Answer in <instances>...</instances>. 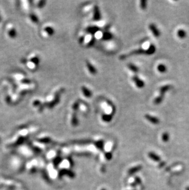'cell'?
<instances>
[{"mask_svg":"<svg viewBox=\"0 0 189 190\" xmlns=\"http://www.w3.org/2000/svg\"><path fill=\"white\" fill-rule=\"evenodd\" d=\"M164 95L160 94L157 97L154 99V103L155 105H160L163 102V100L164 99Z\"/></svg>","mask_w":189,"mask_h":190,"instance_id":"obj_16","label":"cell"},{"mask_svg":"<svg viewBox=\"0 0 189 190\" xmlns=\"http://www.w3.org/2000/svg\"><path fill=\"white\" fill-rule=\"evenodd\" d=\"M157 70L160 72V73H165L167 71V68L163 64H159L157 66Z\"/></svg>","mask_w":189,"mask_h":190,"instance_id":"obj_19","label":"cell"},{"mask_svg":"<svg viewBox=\"0 0 189 190\" xmlns=\"http://www.w3.org/2000/svg\"><path fill=\"white\" fill-rule=\"evenodd\" d=\"M141 169V166H138V167H135L134 169H131L130 170V173H135L136 171H139V170Z\"/></svg>","mask_w":189,"mask_h":190,"instance_id":"obj_25","label":"cell"},{"mask_svg":"<svg viewBox=\"0 0 189 190\" xmlns=\"http://www.w3.org/2000/svg\"><path fill=\"white\" fill-rule=\"evenodd\" d=\"M80 103L79 101H76V102L73 104L72 105V109H73V111L75 113H78V110L80 108Z\"/></svg>","mask_w":189,"mask_h":190,"instance_id":"obj_17","label":"cell"},{"mask_svg":"<svg viewBox=\"0 0 189 190\" xmlns=\"http://www.w3.org/2000/svg\"><path fill=\"white\" fill-rule=\"evenodd\" d=\"M172 89V86L171 85H164V86H163L161 87H160L159 89V92H160V94H162V95H164L165 93L168 91L171 90Z\"/></svg>","mask_w":189,"mask_h":190,"instance_id":"obj_14","label":"cell"},{"mask_svg":"<svg viewBox=\"0 0 189 190\" xmlns=\"http://www.w3.org/2000/svg\"><path fill=\"white\" fill-rule=\"evenodd\" d=\"M139 6H140L141 9L142 10H143V11L146 10L147 8V1H145V0H142V1H140Z\"/></svg>","mask_w":189,"mask_h":190,"instance_id":"obj_22","label":"cell"},{"mask_svg":"<svg viewBox=\"0 0 189 190\" xmlns=\"http://www.w3.org/2000/svg\"><path fill=\"white\" fill-rule=\"evenodd\" d=\"M63 91H64L63 89H60V90L56 92L55 93V95L53 99L46 103L47 107L50 109H52L55 106L57 105H58L60 101V96H61V94L63 92Z\"/></svg>","mask_w":189,"mask_h":190,"instance_id":"obj_1","label":"cell"},{"mask_svg":"<svg viewBox=\"0 0 189 190\" xmlns=\"http://www.w3.org/2000/svg\"><path fill=\"white\" fill-rule=\"evenodd\" d=\"M131 80L133 83H135L136 87L139 89H142L145 86V83H144V81L141 79L137 75L134 74L133 75Z\"/></svg>","mask_w":189,"mask_h":190,"instance_id":"obj_2","label":"cell"},{"mask_svg":"<svg viewBox=\"0 0 189 190\" xmlns=\"http://www.w3.org/2000/svg\"><path fill=\"white\" fill-rule=\"evenodd\" d=\"M149 156L150 158L152 159V160H154L155 161H160V157L159 156L157 155L155 153L151 152L149 153Z\"/></svg>","mask_w":189,"mask_h":190,"instance_id":"obj_18","label":"cell"},{"mask_svg":"<svg viewBox=\"0 0 189 190\" xmlns=\"http://www.w3.org/2000/svg\"><path fill=\"white\" fill-rule=\"evenodd\" d=\"M86 67L87 68V70L88 71H89V73L91 75H96V74H97V73H98L97 69H96V68L90 61H88V60H87L86 61Z\"/></svg>","mask_w":189,"mask_h":190,"instance_id":"obj_4","label":"cell"},{"mask_svg":"<svg viewBox=\"0 0 189 190\" xmlns=\"http://www.w3.org/2000/svg\"><path fill=\"white\" fill-rule=\"evenodd\" d=\"M44 33H46V35L49 36H51L55 33V30L54 28L52 26H47L44 28Z\"/></svg>","mask_w":189,"mask_h":190,"instance_id":"obj_13","label":"cell"},{"mask_svg":"<svg viewBox=\"0 0 189 190\" xmlns=\"http://www.w3.org/2000/svg\"><path fill=\"white\" fill-rule=\"evenodd\" d=\"M101 19V14L99 7L95 5L93 10V19L94 21H99Z\"/></svg>","mask_w":189,"mask_h":190,"instance_id":"obj_3","label":"cell"},{"mask_svg":"<svg viewBox=\"0 0 189 190\" xmlns=\"http://www.w3.org/2000/svg\"><path fill=\"white\" fill-rule=\"evenodd\" d=\"M113 38V35L109 31H104L101 35V39L103 41H108Z\"/></svg>","mask_w":189,"mask_h":190,"instance_id":"obj_10","label":"cell"},{"mask_svg":"<svg viewBox=\"0 0 189 190\" xmlns=\"http://www.w3.org/2000/svg\"><path fill=\"white\" fill-rule=\"evenodd\" d=\"M177 34H178V36L180 38H186L187 36L186 31L182 29H180V30H178Z\"/></svg>","mask_w":189,"mask_h":190,"instance_id":"obj_20","label":"cell"},{"mask_svg":"<svg viewBox=\"0 0 189 190\" xmlns=\"http://www.w3.org/2000/svg\"><path fill=\"white\" fill-rule=\"evenodd\" d=\"M149 30L152 32V33L153 34L155 37L156 38H158L160 36V31L157 28V27H156L154 23H151L149 24Z\"/></svg>","mask_w":189,"mask_h":190,"instance_id":"obj_5","label":"cell"},{"mask_svg":"<svg viewBox=\"0 0 189 190\" xmlns=\"http://www.w3.org/2000/svg\"><path fill=\"white\" fill-rule=\"evenodd\" d=\"M30 19L31 21L34 23H38L39 22V19H38V17L34 14H30Z\"/></svg>","mask_w":189,"mask_h":190,"instance_id":"obj_21","label":"cell"},{"mask_svg":"<svg viewBox=\"0 0 189 190\" xmlns=\"http://www.w3.org/2000/svg\"><path fill=\"white\" fill-rule=\"evenodd\" d=\"M156 51V47L154 45V44H150V46H149L147 49L146 50V55H152L154 54Z\"/></svg>","mask_w":189,"mask_h":190,"instance_id":"obj_15","label":"cell"},{"mask_svg":"<svg viewBox=\"0 0 189 190\" xmlns=\"http://www.w3.org/2000/svg\"><path fill=\"white\" fill-rule=\"evenodd\" d=\"M78 113L73 112L71 115V123L73 126H77L79 124V120L78 118Z\"/></svg>","mask_w":189,"mask_h":190,"instance_id":"obj_11","label":"cell"},{"mask_svg":"<svg viewBox=\"0 0 189 190\" xmlns=\"http://www.w3.org/2000/svg\"><path fill=\"white\" fill-rule=\"evenodd\" d=\"M186 190H189V187H187V188H186Z\"/></svg>","mask_w":189,"mask_h":190,"instance_id":"obj_27","label":"cell"},{"mask_svg":"<svg viewBox=\"0 0 189 190\" xmlns=\"http://www.w3.org/2000/svg\"><path fill=\"white\" fill-rule=\"evenodd\" d=\"M127 67H128V69H129L131 72H133L134 74H136V73H138L139 71V68L137 66H136V65L132 63H128L127 64Z\"/></svg>","mask_w":189,"mask_h":190,"instance_id":"obj_12","label":"cell"},{"mask_svg":"<svg viewBox=\"0 0 189 190\" xmlns=\"http://www.w3.org/2000/svg\"><path fill=\"white\" fill-rule=\"evenodd\" d=\"M81 91L82 92L83 95L87 98H91L92 95H93L92 91L90 89H88L87 87L85 86H82L81 87Z\"/></svg>","mask_w":189,"mask_h":190,"instance_id":"obj_8","label":"cell"},{"mask_svg":"<svg viewBox=\"0 0 189 190\" xmlns=\"http://www.w3.org/2000/svg\"><path fill=\"white\" fill-rule=\"evenodd\" d=\"M46 3V1H39V3H38V7H42L44 6V5H45V4Z\"/></svg>","mask_w":189,"mask_h":190,"instance_id":"obj_26","label":"cell"},{"mask_svg":"<svg viewBox=\"0 0 189 190\" xmlns=\"http://www.w3.org/2000/svg\"><path fill=\"white\" fill-rule=\"evenodd\" d=\"M144 117H145L146 120L149 121L150 123H151L153 124H158L160 123V119L155 116H152L149 114H146V115H145V116H144Z\"/></svg>","mask_w":189,"mask_h":190,"instance_id":"obj_7","label":"cell"},{"mask_svg":"<svg viewBox=\"0 0 189 190\" xmlns=\"http://www.w3.org/2000/svg\"><path fill=\"white\" fill-rule=\"evenodd\" d=\"M162 139L164 142H166L170 139V135H169L168 133L167 132H164L162 134Z\"/></svg>","mask_w":189,"mask_h":190,"instance_id":"obj_23","label":"cell"},{"mask_svg":"<svg viewBox=\"0 0 189 190\" xmlns=\"http://www.w3.org/2000/svg\"><path fill=\"white\" fill-rule=\"evenodd\" d=\"M99 31V28L97 26H89L86 28V31L87 33L94 36L95 34L98 33Z\"/></svg>","mask_w":189,"mask_h":190,"instance_id":"obj_6","label":"cell"},{"mask_svg":"<svg viewBox=\"0 0 189 190\" xmlns=\"http://www.w3.org/2000/svg\"><path fill=\"white\" fill-rule=\"evenodd\" d=\"M79 43L82 44L86 42V36H80L78 39Z\"/></svg>","mask_w":189,"mask_h":190,"instance_id":"obj_24","label":"cell"},{"mask_svg":"<svg viewBox=\"0 0 189 190\" xmlns=\"http://www.w3.org/2000/svg\"><path fill=\"white\" fill-rule=\"evenodd\" d=\"M102 190H105V189H102Z\"/></svg>","mask_w":189,"mask_h":190,"instance_id":"obj_28","label":"cell"},{"mask_svg":"<svg viewBox=\"0 0 189 190\" xmlns=\"http://www.w3.org/2000/svg\"><path fill=\"white\" fill-rule=\"evenodd\" d=\"M101 119L103 121V122L105 123H109L112 120V118H113V115L110 114V113H103V114L101 115Z\"/></svg>","mask_w":189,"mask_h":190,"instance_id":"obj_9","label":"cell"}]
</instances>
